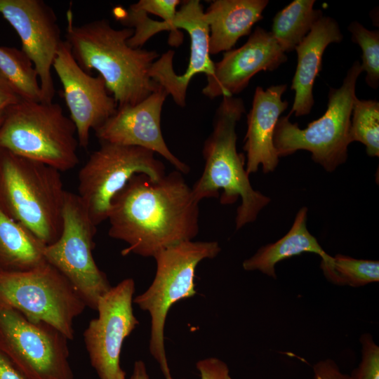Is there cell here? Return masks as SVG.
Wrapping results in <instances>:
<instances>
[{"instance_id":"cell-1","label":"cell","mask_w":379,"mask_h":379,"mask_svg":"<svg viewBox=\"0 0 379 379\" xmlns=\"http://www.w3.org/2000/svg\"><path fill=\"white\" fill-rule=\"evenodd\" d=\"M182 174L176 170L158 180L135 174L114 197L108 234L128 244L122 255L154 258L197 237L199 203Z\"/></svg>"},{"instance_id":"cell-2","label":"cell","mask_w":379,"mask_h":379,"mask_svg":"<svg viewBox=\"0 0 379 379\" xmlns=\"http://www.w3.org/2000/svg\"><path fill=\"white\" fill-rule=\"evenodd\" d=\"M67 21L65 41L75 60L86 72H99L117 108L138 104L159 86L149 75L159 54L131 47L133 28L114 29L107 19L74 25L71 9Z\"/></svg>"},{"instance_id":"cell-3","label":"cell","mask_w":379,"mask_h":379,"mask_svg":"<svg viewBox=\"0 0 379 379\" xmlns=\"http://www.w3.org/2000/svg\"><path fill=\"white\" fill-rule=\"evenodd\" d=\"M246 112L244 101L234 96L222 97L214 118L213 131L206 140L203 155L204 168L192 192L199 203L206 198L218 197L232 204L241 198L235 218L236 229L254 222L270 198L255 190L245 168V157L237 152L236 126Z\"/></svg>"},{"instance_id":"cell-4","label":"cell","mask_w":379,"mask_h":379,"mask_svg":"<svg viewBox=\"0 0 379 379\" xmlns=\"http://www.w3.org/2000/svg\"><path fill=\"white\" fill-rule=\"evenodd\" d=\"M65 193L58 169L0 150V208L46 245L61 234Z\"/></svg>"},{"instance_id":"cell-5","label":"cell","mask_w":379,"mask_h":379,"mask_svg":"<svg viewBox=\"0 0 379 379\" xmlns=\"http://www.w3.org/2000/svg\"><path fill=\"white\" fill-rule=\"evenodd\" d=\"M76 127L58 104L21 100L0 120V150L51 166L58 171L79 163Z\"/></svg>"},{"instance_id":"cell-6","label":"cell","mask_w":379,"mask_h":379,"mask_svg":"<svg viewBox=\"0 0 379 379\" xmlns=\"http://www.w3.org/2000/svg\"><path fill=\"white\" fill-rule=\"evenodd\" d=\"M221 251L217 241H187L164 249L154 258L157 264L149 287L133 298V302L151 317L149 350L165 379H173L166 354L164 326L171 307L180 300L194 296L195 272L205 259L215 258Z\"/></svg>"},{"instance_id":"cell-7","label":"cell","mask_w":379,"mask_h":379,"mask_svg":"<svg viewBox=\"0 0 379 379\" xmlns=\"http://www.w3.org/2000/svg\"><path fill=\"white\" fill-rule=\"evenodd\" d=\"M363 72L356 60L347 72L342 85L330 88L327 109L318 119L303 129L292 123L288 116L278 119L273 142L279 157H286L298 150H307L312 160L326 171L333 172L347 159L351 143L350 128L352 107L356 95V84Z\"/></svg>"},{"instance_id":"cell-8","label":"cell","mask_w":379,"mask_h":379,"mask_svg":"<svg viewBox=\"0 0 379 379\" xmlns=\"http://www.w3.org/2000/svg\"><path fill=\"white\" fill-rule=\"evenodd\" d=\"M0 306L48 324L69 340L74 338V320L87 307L72 283L46 261L25 271L0 272Z\"/></svg>"},{"instance_id":"cell-9","label":"cell","mask_w":379,"mask_h":379,"mask_svg":"<svg viewBox=\"0 0 379 379\" xmlns=\"http://www.w3.org/2000/svg\"><path fill=\"white\" fill-rule=\"evenodd\" d=\"M154 152L140 147L101 142L78 176V196L95 225L107 220L111 202L128 180L142 173L153 180L163 178L165 166Z\"/></svg>"},{"instance_id":"cell-10","label":"cell","mask_w":379,"mask_h":379,"mask_svg":"<svg viewBox=\"0 0 379 379\" xmlns=\"http://www.w3.org/2000/svg\"><path fill=\"white\" fill-rule=\"evenodd\" d=\"M95 233L96 225L78 194L66 191L61 234L44 252L46 261L72 283L86 306L94 310L100 298L112 287L93 258Z\"/></svg>"},{"instance_id":"cell-11","label":"cell","mask_w":379,"mask_h":379,"mask_svg":"<svg viewBox=\"0 0 379 379\" xmlns=\"http://www.w3.org/2000/svg\"><path fill=\"white\" fill-rule=\"evenodd\" d=\"M68 340L53 326L0 306V350L26 379H74Z\"/></svg>"},{"instance_id":"cell-12","label":"cell","mask_w":379,"mask_h":379,"mask_svg":"<svg viewBox=\"0 0 379 379\" xmlns=\"http://www.w3.org/2000/svg\"><path fill=\"white\" fill-rule=\"evenodd\" d=\"M135 281L127 278L102 295L97 318L84 333L86 349L99 379H126L120 365L124 340L139 324L133 309Z\"/></svg>"},{"instance_id":"cell-13","label":"cell","mask_w":379,"mask_h":379,"mask_svg":"<svg viewBox=\"0 0 379 379\" xmlns=\"http://www.w3.org/2000/svg\"><path fill=\"white\" fill-rule=\"evenodd\" d=\"M0 14L18 33L21 50L33 62L44 102H53L51 69L62 41L55 13L43 0H0Z\"/></svg>"},{"instance_id":"cell-14","label":"cell","mask_w":379,"mask_h":379,"mask_svg":"<svg viewBox=\"0 0 379 379\" xmlns=\"http://www.w3.org/2000/svg\"><path fill=\"white\" fill-rule=\"evenodd\" d=\"M53 68L62 84L79 145L86 148L90 131L95 130L114 115L117 104L102 77L99 74L93 77L79 65L65 40L58 48Z\"/></svg>"},{"instance_id":"cell-15","label":"cell","mask_w":379,"mask_h":379,"mask_svg":"<svg viewBox=\"0 0 379 379\" xmlns=\"http://www.w3.org/2000/svg\"><path fill=\"white\" fill-rule=\"evenodd\" d=\"M157 28L159 32L183 29L190 36V58L183 74L177 75L174 72L172 51L157 59L149 72L151 79L164 88L178 105L185 107L187 88L192 77L200 73L206 77L213 73L214 62L209 53V28L202 4L199 0L185 1L173 20L158 21Z\"/></svg>"},{"instance_id":"cell-16","label":"cell","mask_w":379,"mask_h":379,"mask_svg":"<svg viewBox=\"0 0 379 379\" xmlns=\"http://www.w3.org/2000/svg\"><path fill=\"white\" fill-rule=\"evenodd\" d=\"M168 95L159 86L147 98L133 106L117 108V112L95 131L100 142L135 146L157 153L181 173H188V165L177 158L164 141L161 114Z\"/></svg>"},{"instance_id":"cell-17","label":"cell","mask_w":379,"mask_h":379,"mask_svg":"<svg viewBox=\"0 0 379 379\" xmlns=\"http://www.w3.org/2000/svg\"><path fill=\"white\" fill-rule=\"evenodd\" d=\"M287 61L272 33L256 27L241 47L226 51L214 63L213 73L206 77L202 93L214 99L231 97L247 87L252 77L261 71H274Z\"/></svg>"},{"instance_id":"cell-18","label":"cell","mask_w":379,"mask_h":379,"mask_svg":"<svg viewBox=\"0 0 379 379\" xmlns=\"http://www.w3.org/2000/svg\"><path fill=\"white\" fill-rule=\"evenodd\" d=\"M286 84L272 86L264 90L257 86L252 107L247 115V131L244 138L246 171L255 173L260 166L265 173L277 168L279 157L273 142L277 122L287 109L288 102L282 100Z\"/></svg>"},{"instance_id":"cell-19","label":"cell","mask_w":379,"mask_h":379,"mask_svg":"<svg viewBox=\"0 0 379 379\" xmlns=\"http://www.w3.org/2000/svg\"><path fill=\"white\" fill-rule=\"evenodd\" d=\"M343 39L337 21L323 16L312 27L304 39L295 47L297 66L291 88L295 99L288 117H302L310 113L314 104L313 87L322 67V56L326 47L340 43Z\"/></svg>"},{"instance_id":"cell-20","label":"cell","mask_w":379,"mask_h":379,"mask_svg":"<svg viewBox=\"0 0 379 379\" xmlns=\"http://www.w3.org/2000/svg\"><path fill=\"white\" fill-rule=\"evenodd\" d=\"M267 0H215L204 16L209 28V53L215 55L232 50L253 26L263 18Z\"/></svg>"},{"instance_id":"cell-21","label":"cell","mask_w":379,"mask_h":379,"mask_svg":"<svg viewBox=\"0 0 379 379\" xmlns=\"http://www.w3.org/2000/svg\"><path fill=\"white\" fill-rule=\"evenodd\" d=\"M307 208H301L290 230L276 242L260 248L253 255L243 262V268L246 271L258 270L276 279L275 266L278 262L303 253L319 255L322 265L331 262L333 256L322 248L317 239L307 230Z\"/></svg>"},{"instance_id":"cell-22","label":"cell","mask_w":379,"mask_h":379,"mask_svg":"<svg viewBox=\"0 0 379 379\" xmlns=\"http://www.w3.org/2000/svg\"><path fill=\"white\" fill-rule=\"evenodd\" d=\"M46 244L0 208V272L30 270L46 261Z\"/></svg>"},{"instance_id":"cell-23","label":"cell","mask_w":379,"mask_h":379,"mask_svg":"<svg viewBox=\"0 0 379 379\" xmlns=\"http://www.w3.org/2000/svg\"><path fill=\"white\" fill-rule=\"evenodd\" d=\"M315 0H295L274 17L270 32L284 53L295 47L323 17L320 9L314 8Z\"/></svg>"},{"instance_id":"cell-24","label":"cell","mask_w":379,"mask_h":379,"mask_svg":"<svg viewBox=\"0 0 379 379\" xmlns=\"http://www.w3.org/2000/svg\"><path fill=\"white\" fill-rule=\"evenodd\" d=\"M0 73L22 100L45 102L38 73L22 50L0 46Z\"/></svg>"},{"instance_id":"cell-25","label":"cell","mask_w":379,"mask_h":379,"mask_svg":"<svg viewBox=\"0 0 379 379\" xmlns=\"http://www.w3.org/2000/svg\"><path fill=\"white\" fill-rule=\"evenodd\" d=\"M326 278L334 284L361 287L379 281L378 260L356 259L337 254L328 265H320Z\"/></svg>"},{"instance_id":"cell-26","label":"cell","mask_w":379,"mask_h":379,"mask_svg":"<svg viewBox=\"0 0 379 379\" xmlns=\"http://www.w3.org/2000/svg\"><path fill=\"white\" fill-rule=\"evenodd\" d=\"M351 142H360L371 157L379 156V102L354 99L350 128Z\"/></svg>"},{"instance_id":"cell-27","label":"cell","mask_w":379,"mask_h":379,"mask_svg":"<svg viewBox=\"0 0 379 379\" xmlns=\"http://www.w3.org/2000/svg\"><path fill=\"white\" fill-rule=\"evenodd\" d=\"M353 43L362 51L363 72H366V82L369 87L379 86V31L369 30L357 21L352 22L348 27Z\"/></svg>"},{"instance_id":"cell-28","label":"cell","mask_w":379,"mask_h":379,"mask_svg":"<svg viewBox=\"0 0 379 379\" xmlns=\"http://www.w3.org/2000/svg\"><path fill=\"white\" fill-rule=\"evenodd\" d=\"M361 360L350 375L352 379H379V347L368 333L359 338Z\"/></svg>"},{"instance_id":"cell-29","label":"cell","mask_w":379,"mask_h":379,"mask_svg":"<svg viewBox=\"0 0 379 379\" xmlns=\"http://www.w3.org/2000/svg\"><path fill=\"white\" fill-rule=\"evenodd\" d=\"M179 0H140L130 6L129 9L151 13L160 17L162 20L170 22L177 13Z\"/></svg>"},{"instance_id":"cell-30","label":"cell","mask_w":379,"mask_h":379,"mask_svg":"<svg viewBox=\"0 0 379 379\" xmlns=\"http://www.w3.org/2000/svg\"><path fill=\"white\" fill-rule=\"evenodd\" d=\"M196 368L201 379H232L226 363L215 357L199 360Z\"/></svg>"},{"instance_id":"cell-31","label":"cell","mask_w":379,"mask_h":379,"mask_svg":"<svg viewBox=\"0 0 379 379\" xmlns=\"http://www.w3.org/2000/svg\"><path fill=\"white\" fill-rule=\"evenodd\" d=\"M314 379H352L343 373L337 364L331 359L321 360L313 366Z\"/></svg>"},{"instance_id":"cell-32","label":"cell","mask_w":379,"mask_h":379,"mask_svg":"<svg viewBox=\"0 0 379 379\" xmlns=\"http://www.w3.org/2000/svg\"><path fill=\"white\" fill-rule=\"evenodd\" d=\"M22 99L0 73V120L6 111Z\"/></svg>"},{"instance_id":"cell-33","label":"cell","mask_w":379,"mask_h":379,"mask_svg":"<svg viewBox=\"0 0 379 379\" xmlns=\"http://www.w3.org/2000/svg\"><path fill=\"white\" fill-rule=\"evenodd\" d=\"M0 379H26L22 373L1 350Z\"/></svg>"},{"instance_id":"cell-34","label":"cell","mask_w":379,"mask_h":379,"mask_svg":"<svg viewBox=\"0 0 379 379\" xmlns=\"http://www.w3.org/2000/svg\"><path fill=\"white\" fill-rule=\"evenodd\" d=\"M128 379H150L145 364L142 361H135L131 375Z\"/></svg>"}]
</instances>
